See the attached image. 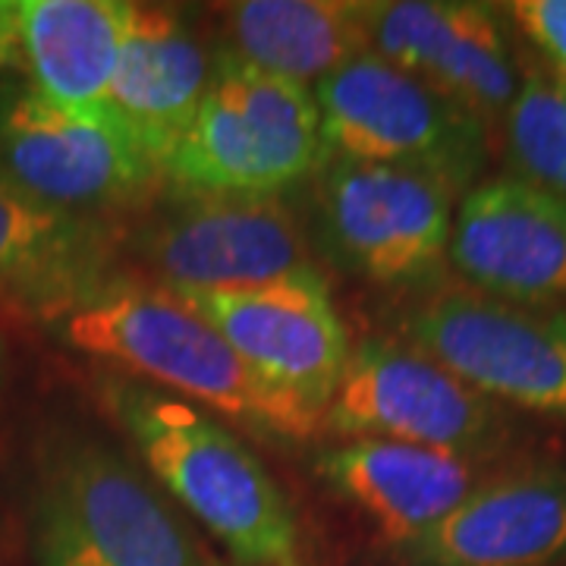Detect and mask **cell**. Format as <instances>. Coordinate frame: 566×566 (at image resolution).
<instances>
[{"label": "cell", "instance_id": "1", "mask_svg": "<svg viewBox=\"0 0 566 566\" xmlns=\"http://www.w3.org/2000/svg\"><path fill=\"white\" fill-rule=\"evenodd\" d=\"M104 409L155 485L240 566H300V528L281 485L237 431L199 403L133 375L98 381Z\"/></svg>", "mask_w": 566, "mask_h": 566}, {"label": "cell", "instance_id": "2", "mask_svg": "<svg viewBox=\"0 0 566 566\" xmlns=\"http://www.w3.org/2000/svg\"><path fill=\"white\" fill-rule=\"evenodd\" d=\"M54 327L66 346L233 422L296 441L322 428L318 416L264 385L202 315L161 286L104 283L54 315Z\"/></svg>", "mask_w": 566, "mask_h": 566}, {"label": "cell", "instance_id": "3", "mask_svg": "<svg viewBox=\"0 0 566 566\" xmlns=\"http://www.w3.org/2000/svg\"><path fill=\"white\" fill-rule=\"evenodd\" d=\"M39 566H214L155 479L102 441H66L41 472Z\"/></svg>", "mask_w": 566, "mask_h": 566}, {"label": "cell", "instance_id": "4", "mask_svg": "<svg viewBox=\"0 0 566 566\" xmlns=\"http://www.w3.org/2000/svg\"><path fill=\"white\" fill-rule=\"evenodd\" d=\"M327 161L315 92L223 57L164 180L182 192L283 196Z\"/></svg>", "mask_w": 566, "mask_h": 566}, {"label": "cell", "instance_id": "5", "mask_svg": "<svg viewBox=\"0 0 566 566\" xmlns=\"http://www.w3.org/2000/svg\"><path fill=\"white\" fill-rule=\"evenodd\" d=\"M136 255L170 293H223L318 274L283 196L182 192L142 223Z\"/></svg>", "mask_w": 566, "mask_h": 566}, {"label": "cell", "instance_id": "6", "mask_svg": "<svg viewBox=\"0 0 566 566\" xmlns=\"http://www.w3.org/2000/svg\"><path fill=\"white\" fill-rule=\"evenodd\" d=\"M0 174L35 202L104 221L164 180L161 164L117 120L80 117L0 76Z\"/></svg>", "mask_w": 566, "mask_h": 566}, {"label": "cell", "instance_id": "7", "mask_svg": "<svg viewBox=\"0 0 566 566\" xmlns=\"http://www.w3.org/2000/svg\"><path fill=\"white\" fill-rule=\"evenodd\" d=\"M460 186L419 164L327 158L315 182L318 243L375 283L424 277L441 262Z\"/></svg>", "mask_w": 566, "mask_h": 566}, {"label": "cell", "instance_id": "8", "mask_svg": "<svg viewBox=\"0 0 566 566\" xmlns=\"http://www.w3.org/2000/svg\"><path fill=\"white\" fill-rule=\"evenodd\" d=\"M322 424L349 441H403L479 460L506 434L501 403L465 385L422 346L390 337L349 349Z\"/></svg>", "mask_w": 566, "mask_h": 566}, {"label": "cell", "instance_id": "9", "mask_svg": "<svg viewBox=\"0 0 566 566\" xmlns=\"http://www.w3.org/2000/svg\"><path fill=\"white\" fill-rule=\"evenodd\" d=\"M327 158L419 164L460 189L485 158L488 129L422 80L365 51L315 88Z\"/></svg>", "mask_w": 566, "mask_h": 566}, {"label": "cell", "instance_id": "10", "mask_svg": "<svg viewBox=\"0 0 566 566\" xmlns=\"http://www.w3.org/2000/svg\"><path fill=\"white\" fill-rule=\"evenodd\" d=\"M406 340L494 403L566 422V312L560 308H523L469 286H447L406 315Z\"/></svg>", "mask_w": 566, "mask_h": 566}, {"label": "cell", "instance_id": "11", "mask_svg": "<svg viewBox=\"0 0 566 566\" xmlns=\"http://www.w3.org/2000/svg\"><path fill=\"white\" fill-rule=\"evenodd\" d=\"M174 296L202 315L264 385L324 419L353 346L322 271L249 290Z\"/></svg>", "mask_w": 566, "mask_h": 566}, {"label": "cell", "instance_id": "12", "mask_svg": "<svg viewBox=\"0 0 566 566\" xmlns=\"http://www.w3.org/2000/svg\"><path fill=\"white\" fill-rule=\"evenodd\" d=\"M469 290L523 308L566 303V202L523 177H491L465 192L447 240Z\"/></svg>", "mask_w": 566, "mask_h": 566}, {"label": "cell", "instance_id": "13", "mask_svg": "<svg viewBox=\"0 0 566 566\" xmlns=\"http://www.w3.org/2000/svg\"><path fill=\"white\" fill-rule=\"evenodd\" d=\"M368 51L463 107L472 120L485 126L488 136L501 133L523 80L504 22L488 3H371Z\"/></svg>", "mask_w": 566, "mask_h": 566}, {"label": "cell", "instance_id": "14", "mask_svg": "<svg viewBox=\"0 0 566 566\" xmlns=\"http://www.w3.org/2000/svg\"><path fill=\"white\" fill-rule=\"evenodd\" d=\"M126 13L129 0H0V76L70 114L107 117Z\"/></svg>", "mask_w": 566, "mask_h": 566}, {"label": "cell", "instance_id": "15", "mask_svg": "<svg viewBox=\"0 0 566 566\" xmlns=\"http://www.w3.org/2000/svg\"><path fill=\"white\" fill-rule=\"evenodd\" d=\"M412 566H551L566 557V469L488 475L447 520L403 547Z\"/></svg>", "mask_w": 566, "mask_h": 566}, {"label": "cell", "instance_id": "16", "mask_svg": "<svg viewBox=\"0 0 566 566\" xmlns=\"http://www.w3.org/2000/svg\"><path fill=\"white\" fill-rule=\"evenodd\" d=\"M218 70L192 22L174 7L129 3L120 61L107 95V117L117 120L161 164L182 139Z\"/></svg>", "mask_w": 566, "mask_h": 566}, {"label": "cell", "instance_id": "17", "mask_svg": "<svg viewBox=\"0 0 566 566\" xmlns=\"http://www.w3.org/2000/svg\"><path fill=\"white\" fill-rule=\"evenodd\" d=\"M479 465V457L465 453L359 438L327 450L318 472L385 542L403 551L472 494L482 482Z\"/></svg>", "mask_w": 566, "mask_h": 566}, {"label": "cell", "instance_id": "18", "mask_svg": "<svg viewBox=\"0 0 566 566\" xmlns=\"http://www.w3.org/2000/svg\"><path fill=\"white\" fill-rule=\"evenodd\" d=\"M111 264V227L35 202L0 174V296L61 315L98 293Z\"/></svg>", "mask_w": 566, "mask_h": 566}, {"label": "cell", "instance_id": "19", "mask_svg": "<svg viewBox=\"0 0 566 566\" xmlns=\"http://www.w3.org/2000/svg\"><path fill=\"white\" fill-rule=\"evenodd\" d=\"M223 57L315 88L371 48L363 0H240L221 7Z\"/></svg>", "mask_w": 566, "mask_h": 566}, {"label": "cell", "instance_id": "20", "mask_svg": "<svg viewBox=\"0 0 566 566\" xmlns=\"http://www.w3.org/2000/svg\"><path fill=\"white\" fill-rule=\"evenodd\" d=\"M501 136L513 177L566 202V88L545 66L523 73Z\"/></svg>", "mask_w": 566, "mask_h": 566}, {"label": "cell", "instance_id": "21", "mask_svg": "<svg viewBox=\"0 0 566 566\" xmlns=\"http://www.w3.org/2000/svg\"><path fill=\"white\" fill-rule=\"evenodd\" d=\"M506 17L542 54L547 73L566 82V0H516L506 3Z\"/></svg>", "mask_w": 566, "mask_h": 566}, {"label": "cell", "instance_id": "22", "mask_svg": "<svg viewBox=\"0 0 566 566\" xmlns=\"http://www.w3.org/2000/svg\"><path fill=\"white\" fill-rule=\"evenodd\" d=\"M0 381H3V346H0Z\"/></svg>", "mask_w": 566, "mask_h": 566}]
</instances>
